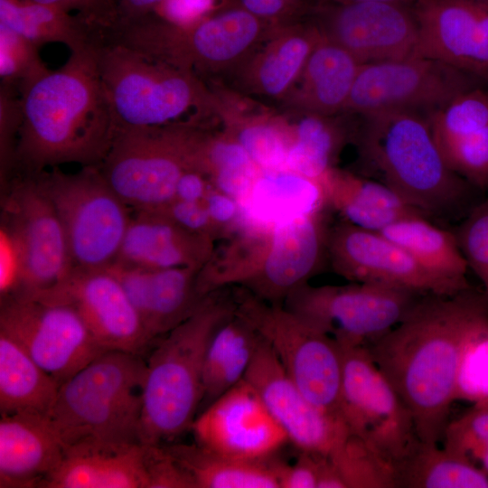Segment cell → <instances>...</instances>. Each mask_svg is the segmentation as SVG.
Listing matches in <instances>:
<instances>
[{
    "label": "cell",
    "mask_w": 488,
    "mask_h": 488,
    "mask_svg": "<svg viewBox=\"0 0 488 488\" xmlns=\"http://www.w3.org/2000/svg\"><path fill=\"white\" fill-rule=\"evenodd\" d=\"M487 309V297L471 287L453 296H422L396 326L367 346L410 410L421 441L442 440L465 339Z\"/></svg>",
    "instance_id": "obj_1"
},
{
    "label": "cell",
    "mask_w": 488,
    "mask_h": 488,
    "mask_svg": "<svg viewBox=\"0 0 488 488\" xmlns=\"http://www.w3.org/2000/svg\"><path fill=\"white\" fill-rule=\"evenodd\" d=\"M99 42L17 86L22 124L15 164L28 174L66 163L99 165L108 152L117 127L99 69Z\"/></svg>",
    "instance_id": "obj_2"
},
{
    "label": "cell",
    "mask_w": 488,
    "mask_h": 488,
    "mask_svg": "<svg viewBox=\"0 0 488 488\" xmlns=\"http://www.w3.org/2000/svg\"><path fill=\"white\" fill-rule=\"evenodd\" d=\"M353 139L364 168L427 219L469 211L476 189L446 164L427 116L390 110L359 116Z\"/></svg>",
    "instance_id": "obj_3"
},
{
    "label": "cell",
    "mask_w": 488,
    "mask_h": 488,
    "mask_svg": "<svg viewBox=\"0 0 488 488\" xmlns=\"http://www.w3.org/2000/svg\"><path fill=\"white\" fill-rule=\"evenodd\" d=\"M209 294L183 322L162 337L147 358L143 389V444L172 443L192 428L202 399L211 338L235 303Z\"/></svg>",
    "instance_id": "obj_4"
},
{
    "label": "cell",
    "mask_w": 488,
    "mask_h": 488,
    "mask_svg": "<svg viewBox=\"0 0 488 488\" xmlns=\"http://www.w3.org/2000/svg\"><path fill=\"white\" fill-rule=\"evenodd\" d=\"M145 368L141 355L108 350L63 382L46 416L63 447L143 444Z\"/></svg>",
    "instance_id": "obj_5"
},
{
    "label": "cell",
    "mask_w": 488,
    "mask_h": 488,
    "mask_svg": "<svg viewBox=\"0 0 488 488\" xmlns=\"http://www.w3.org/2000/svg\"><path fill=\"white\" fill-rule=\"evenodd\" d=\"M97 53L117 129L202 126L217 116L214 94L197 75L113 41H100Z\"/></svg>",
    "instance_id": "obj_6"
},
{
    "label": "cell",
    "mask_w": 488,
    "mask_h": 488,
    "mask_svg": "<svg viewBox=\"0 0 488 488\" xmlns=\"http://www.w3.org/2000/svg\"><path fill=\"white\" fill-rule=\"evenodd\" d=\"M323 212L294 218L264 230H243L211 268L216 288L239 285L254 296L281 305L307 283L326 253Z\"/></svg>",
    "instance_id": "obj_7"
},
{
    "label": "cell",
    "mask_w": 488,
    "mask_h": 488,
    "mask_svg": "<svg viewBox=\"0 0 488 488\" xmlns=\"http://www.w3.org/2000/svg\"><path fill=\"white\" fill-rule=\"evenodd\" d=\"M273 24L239 5L216 11L189 26L154 15L111 32L107 41L201 75L229 74L268 34Z\"/></svg>",
    "instance_id": "obj_8"
},
{
    "label": "cell",
    "mask_w": 488,
    "mask_h": 488,
    "mask_svg": "<svg viewBox=\"0 0 488 488\" xmlns=\"http://www.w3.org/2000/svg\"><path fill=\"white\" fill-rule=\"evenodd\" d=\"M35 174L62 224L73 267L102 268L117 258L131 209L104 178L99 165L65 174L54 166Z\"/></svg>",
    "instance_id": "obj_9"
},
{
    "label": "cell",
    "mask_w": 488,
    "mask_h": 488,
    "mask_svg": "<svg viewBox=\"0 0 488 488\" xmlns=\"http://www.w3.org/2000/svg\"><path fill=\"white\" fill-rule=\"evenodd\" d=\"M235 311L267 343L304 395L324 411L342 418L343 359L337 342L285 305L249 292L239 296Z\"/></svg>",
    "instance_id": "obj_10"
},
{
    "label": "cell",
    "mask_w": 488,
    "mask_h": 488,
    "mask_svg": "<svg viewBox=\"0 0 488 488\" xmlns=\"http://www.w3.org/2000/svg\"><path fill=\"white\" fill-rule=\"evenodd\" d=\"M3 211L1 234L14 250L19 273L11 296H37L62 282L73 263L62 224L35 174L10 183Z\"/></svg>",
    "instance_id": "obj_11"
},
{
    "label": "cell",
    "mask_w": 488,
    "mask_h": 488,
    "mask_svg": "<svg viewBox=\"0 0 488 488\" xmlns=\"http://www.w3.org/2000/svg\"><path fill=\"white\" fill-rule=\"evenodd\" d=\"M421 296L368 283L320 286L306 283L284 303L338 344L367 347L396 326Z\"/></svg>",
    "instance_id": "obj_12"
},
{
    "label": "cell",
    "mask_w": 488,
    "mask_h": 488,
    "mask_svg": "<svg viewBox=\"0 0 488 488\" xmlns=\"http://www.w3.org/2000/svg\"><path fill=\"white\" fill-rule=\"evenodd\" d=\"M179 126L117 128L99 169L132 211H161L175 200L183 174L191 168Z\"/></svg>",
    "instance_id": "obj_13"
},
{
    "label": "cell",
    "mask_w": 488,
    "mask_h": 488,
    "mask_svg": "<svg viewBox=\"0 0 488 488\" xmlns=\"http://www.w3.org/2000/svg\"><path fill=\"white\" fill-rule=\"evenodd\" d=\"M340 414L350 433L395 466L419 440L413 416L366 346L340 345Z\"/></svg>",
    "instance_id": "obj_14"
},
{
    "label": "cell",
    "mask_w": 488,
    "mask_h": 488,
    "mask_svg": "<svg viewBox=\"0 0 488 488\" xmlns=\"http://www.w3.org/2000/svg\"><path fill=\"white\" fill-rule=\"evenodd\" d=\"M483 83L443 61L408 57L362 64L343 112L364 116L407 110L429 116Z\"/></svg>",
    "instance_id": "obj_15"
},
{
    "label": "cell",
    "mask_w": 488,
    "mask_h": 488,
    "mask_svg": "<svg viewBox=\"0 0 488 488\" xmlns=\"http://www.w3.org/2000/svg\"><path fill=\"white\" fill-rule=\"evenodd\" d=\"M0 332L60 385L108 351L71 305L35 297L1 298Z\"/></svg>",
    "instance_id": "obj_16"
},
{
    "label": "cell",
    "mask_w": 488,
    "mask_h": 488,
    "mask_svg": "<svg viewBox=\"0 0 488 488\" xmlns=\"http://www.w3.org/2000/svg\"><path fill=\"white\" fill-rule=\"evenodd\" d=\"M313 13L323 38L361 64L415 57L419 31L411 5L323 2Z\"/></svg>",
    "instance_id": "obj_17"
},
{
    "label": "cell",
    "mask_w": 488,
    "mask_h": 488,
    "mask_svg": "<svg viewBox=\"0 0 488 488\" xmlns=\"http://www.w3.org/2000/svg\"><path fill=\"white\" fill-rule=\"evenodd\" d=\"M326 255L334 272L351 282L380 285L419 296L461 293L379 231L345 221L328 230Z\"/></svg>",
    "instance_id": "obj_18"
},
{
    "label": "cell",
    "mask_w": 488,
    "mask_h": 488,
    "mask_svg": "<svg viewBox=\"0 0 488 488\" xmlns=\"http://www.w3.org/2000/svg\"><path fill=\"white\" fill-rule=\"evenodd\" d=\"M244 379L300 452L329 457L351 434L341 417L324 411L304 395L261 337Z\"/></svg>",
    "instance_id": "obj_19"
},
{
    "label": "cell",
    "mask_w": 488,
    "mask_h": 488,
    "mask_svg": "<svg viewBox=\"0 0 488 488\" xmlns=\"http://www.w3.org/2000/svg\"><path fill=\"white\" fill-rule=\"evenodd\" d=\"M191 430L195 443L221 455L249 461L272 458L286 434L245 379L206 407Z\"/></svg>",
    "instance_id": "obj_20"
},
{
    "label": "cell",
    "mask_w": 488,
    "mask_h": 488,
    "mask_svg": "<svg viewBox=\"0 0 488 488\" xmlns=\"http://www.w3.org/2000/svg\"><path fill=\"white\" fill-rule=\"evenodd\" d=\"M28 297L71 305L107 350L142 355L153 343L121 284L107 267H74L59 285Z\"/></svg>",
    "instance_id": "obj_21"
},
{
    "label": "cell",
    "mask_w": 488,
    "mask_h": 488,
    "mask_svg": "<svg viewBox=\"0 0 488 488\" xmlns=\"http://www.w3.org/2000/svg\"><path fill=\"white\" fill-rule=\"evenodd\" d=\"M415 57L443 61L488 85V2L415 0Z\"/></svg>",
    "instance_id": "obj_22"
},
{
    "label": "cell",
    "mask_w": 488,
    "mask_h": 488,
    "mask_svg": "<svg viewBox=\"0 0 488 488\" xmlns=\"http://www.w3.org/2000/svg\"><path fill=\"white\" fill-rule=\"evenodd\" d=\"M321 39L313 21L273 25L265 39L228 76L242 93L282 102Z\"/></svg>",
    "instance_id": "obj_23"
},
{
    "label": "cell",
    "mask_w": 488,
    "mask_h": 488,
    "mask_svg": "<svg viewBox=\"0 0 488 488\" xmlns=\"http://www.w3.org/2000/svg\"><path fill=\"white\" fill-rule=\"evenodd\" d=\"M117 278L154 343L188 318L207 296L200 293L202 267L148 269L114 262Z\"/></svg>",
    "instance_id": "obj_24"
},
{
    "label": "cell",
    "mask_w": 488,
    "mask_h": 488,
    "mask_svg": "<svg viewBox=\"0 0 488 488\" xmlns=\"http://www.w3.org/2000/svg\"><path fill=\"white\" fill-rule=\"evenodd\" d=\"M214 251L213 239L183 228L164 213L133 211L115 262L148 269L203 267Z\"/></svg>",
    "instance_id": "obj_25"
},
{
    "label": "cell",
    "mask_w": 488,
    "mask_h": 488,
    "mask_svg": "<svg viewBox=\"0 0 488 488\" xmlns=\"http://www.w3.org/2000/svg\"><path fill=\"white\" fill-rule=\"evenodd\" d=\"M63 454L64 447L46 417L1 415V488H42Z\"/></svg>",
    "instance_id": "obj_26"
},
{
    "label": "cell",
    "mask_w": 488,
    "mask_h": 488,
    "mask_svg": "<svg viewBox=\"0 0 488 488\" xmlns=\"http://www.w3.org/2000/svg\"><path fill=\"white\" fill-rule=\"evenodd\" d=\"M42 488H147L144 444H80L64 448Z\"/></svg>",
    "instance_id": "obj_27"
},
{
    "label": "cell",
    "mask_w": 488,
    "mask_h": 488,
    "mask_svg": "<svg viewBox=\"0 0 488 488\" xmlns=\"http://www.w3.org/2000/svg\"><path fill=\"white\" fill-rule=\"evenodd\" d=\"M239 204L242 230H267L285 221L322 213L327 207L322 182L289 170L261 171Z\"/></svg>",
    "instance_id": "obj_28"
},
{
    "label": "cell",
    "mask_w": 488,
    "mask_h": 488,
    "mask_svg": "<svg viewBox=\"0 0 488 488\" xmlns=\"http://www.w3.org/2000/svg\"><path fill=\"white\" fill-rule=\"evenodd\" d=\"M361 65L346 50L322 36L282 104L291 113H343Z\"/></svg>",
    "instance_id": "obj_29"
},
{
    "label": "cell",
    "mask_w": 488,
    "mask_h": 488,
    "mask_svg": "<svg viewBox=\"0 0 488 488\" xmlns=\"http://www.w3.org/2000/svg\"><path fill=\"white\" fill-rule=\"evenodd\" d=\"M217 116L225 132L237 140L260 171L286 170V157L293 143L291 124L286 117L263 109H250L227 89H212Z\"/></svg>",
    "instance_id": "obj_30"
},
{
    "label": "cell",
    "mask_w": 488,
    "mask_h": 488,
    "mask_svg": "<svg viewBox=\"0 0 488 488\" xmlns=\"http://www.w3.org/2000/svg\"><path fill=\"white\" fill-rule=\"evenodd\" d=\"M322 183L327 206L343 221L362 229L380 231L403 218L424 216L375 179L333 167Z\"/></svg>",
    "instance_id": "obj_31"
},
{
    "label": "cell",
    "mask_w": 488,
    "mask_h": 488,
    "mask_svg": "<svg viewBox=\"0 0 488 488\" xmlns=\"http://www.w3.org/2000/svg\"><path fill=\"white\" fill-rule=\"evenodd\" d=\"M379 232L458 292L470 288L466 279L468 264L455 233L437 227L420 215L399 220Z\"/></svg>",
    "instance_id": "obj_32"
},
{
    "label": "cell",
    "mask_w": 488,
    "mask_h": 488,
    "mask_svg": "<svg viewBox=\"0 0 488 488\" xmlns=\"http://www.w3.org/2000/svg\"><path fill=\"white\" fill-rule=\"evenodd\" d=\"M60 384L12 337L0 332V414L46 417Z\"/></svg>",
    "instance_id": "obj_33"
},
{
    "label": "cell",
    "mask_w": 488,
    "mask_h": 488,
    "mask_svg": "<svg viewBox=\"0 0 488 488\" xmlns=\"http://www.w3.org/2000/svg\"><path fill=\"white\" fill-rule=\"evenodd\" d=\"M259 340V334L235 308L221 323L204 359L201 402L204 408L244 379Z\"/></svg>",
    "instance_id": "obj_34"
},
{
    "label": "cell",
    "mask_w": 488,
    "mask_h": 488,
    "mask_svg": "<svg viewBox=\"0 0 488 488\" xmlns=\"http://www.w3.org/2000/svg\"><path fill=\"white\" fill-rule=\"evenodd\" d=\"M0 24L39 48L58 42L76 52L102 39L76 14L34 0H0Z\"/></svg>",
    "instance_id": "obj_35"
},
{
    "label": "cell",
    "mask_w": 488,
    "mask_h": 488,
    "mask_svg": "<svg viewBox=\"0 0 488 488\" xmlns=\"http://www.w3.org/2000/svg\"><path fill=\"white\" fill-rule=\"evenodd\" d=\"M194 488H279L277 461H249L213 453L197 443L164 444Z\"/></svg>",
    "instance_id": "obj_36"
},
{
    "label": "cell",
    "mask_w": 488,
    "mask_h": 488,
    "mask_svg": "<svg viewBox=\"0 0 488 488\" xmlns=\"http://www.w3.org/2000/svg\"><path fill=\"white\" fill-rule=\"evenodd\" d=\"M294 139L286 157V170L322 182L340 151L353 138L355 127L343 118L308 112H294Z\"/></svg>",
    "instance_id": "obj_37"
},
{
    "label": "cell",
    "mask_w": 488,
    "mask_h": 488,
    "mask_svg": "<svg viewBox=\"0 0 488 488\" xmlns=\"http://www.w3.org/2000/svg\"><path fill=\"white\" fill-rule=\"evenodd\" d=\"M395 474L397 488H488V474L471 459L420 439Z\"/></svg>",
    "instance_id": "obj_38"
},
{
    "label": "cell",
    "mask_w": 488,
    "mask_h": 488,
    "mask_svg": "<svg viewBox=\"0 0 488 488\" xmlns=\"http://www.w3.org/2000/svg\"><path fill=\"white\" fill-rule=\"evenodd\" d=\"M328 459L343 488H397L394 465L355 435Z\"/></svg>",
    "instance_id": "obj_39"
},
{
    "label": "cell",
    "mask_w": 488,
    "mask_h": 488,
    "mask_svg": "<svg viewBox=\"0 0 488 488\" xmlns=\"http://www.w3.org/2000/svg\"><path fill=\"white\" fill-rule=\"evenodd\" d=\"M455 400L482 405L488 400V309L471 328L460 356Z\"/></svg>",
    "instance_id": "obj_40"
},
{
    "label": "cell",
    "mask_w": 488,
    "mask_h": 488,
    "mask_svg": "<svg viewBox=\"0 0 488 488\" xmlns=\"http://www.w3.org/2000/svg\"><path fill=\"white\" fill-rule=\"evenodd\" d=\"M436 143L463 137L488 127V91L467 90L428 116Z\"/></svg>",
    "instance_id": "obj_41"
},
{
    "label": "cell",
    "mask_w": 488,
    "mask_h": 488,
    "mask_svg": "<svg viewBox=\"0 0 488 488\" xmlns=\"http://www.w3.org/2000/svg\"><path fill=\"white\" fill-rule=\"evenodd\" d=\"M437 145L455 174L476 189L488 191V127Z\"/></svg>",
    "instance_id": "obj_42"
},
{
    "label": "cell",
    "mask_w": 488,
    "mask_h": 488,
    "mask_svg": "<svg viewBox=\"0 0 488 488\" xmlns=\"http://www.w3.org/2000/svg\"><path fill=\"white\" fill-rule=\"evenodd\" d=\"M455 233L468 267L481 281L488 299V198L469 211Z\"/></svg>",
    "instance_id": "obj_43"
},
{
    "label": "cell",
    "mask_w": 488,
    "mask_h": 488,
    "mask_svg": "<svg viewBox=\"0 0 488 488\" xmlns=\"http://www.w3.org/2000/svg\"><path fill=\"white\" fill-rule=\"evenodd\" d=\"M39 47L0 24L1 83L17 86L47 66L41 59Z\"/></svg>",
    "instance_id": "obj_44"
},
{
    "label": "cell",
    "mask_w": 488,
    "mask_h": 488,
    "mask_svg": "<svg viewBox=\"0 0 488 488\" xmlns=\"http://www.w3.org/2000/svg\"><path fill=\"white\" fill-rule=\"evenodd\" d=\"M441 441L446 449L476 464L488 446V406L474 405L459 418L448 421Z\"/></svg>",
    "instance_id": "obj_45"
},
{
    "label": "cell",
    "mask_w": 488,
    "mask_h": 488,
    "mask_svg": "<svg viewBox=\"0 0 488 488\" xmlns=\"http://www.w3.org/2000/svg\"><path fill=\"white\" fill-rule=\"evenodd\" d=\"M15 86L1 83L0 87V148L1 174L6 176L15 164L16 146L22 124L20 95Z\"/></svg>",
    "instance_id": "obj_46"
},
{
    "label": "cell",
    "mask_w": 488,
    "mask_h": 488,
    "mask_svg": "<svg viewBox=\"0 0 488 488\" xmlns=\"http://www.w3.org/2000/svg\"><path fill=\"white\" fill-rule=\"evenodd\" d=\"M147 488H194V484L164 444H144Z\"/></svg>",
    "instance_id": "obj_47"
},
{
    "label": "cell",
    "mask_w": 488,
    "mask_h": 488,
    "mask_svg": "<svg viewBox=\"0 0 488 488\" xmlns=\"http://www.w3.org/2000/svg\"><path fill=\"white\" fill-rule=\"evenodd\" d=\"M62 8L87 23L101 37L117 25L116 0H34Z\"/></svg>",
    "instance_id": "obj_48"
},
{
    "label": "cell",
    "mask_w": 488,
    "mask_h": 488,
    "mask_svg": "<svg viewBox=\"0 0 488 488\" xmlns=\"http://www.w3.org/2000/svg\"><path fill=\"white\" fill-rule=\"evenodd\" d=\"M219 0H164L154 16L176 26L192 25L218 9Z\"/></svg>",
    "instance_id": "obj_49"
},
{
    "label": "cell",
    "mask_w": 488,
    "mask_h": 488,
    "mask_svg": "<svg viewBox=\"0 0 488 488\" xmlns=\"http://www.w3.org/2000/svg\"><path fill=\"white\" fill-rule=\"evenodd\" d=\"M324 457L320 455L300 452L293 465L277 461L279 488H317Z\"/></svg>",
    "instance_id": "obj_50"
},
{
    "label": "cell",
    "mask_w": 488,
    "mask_h": 488,
    "mask_svg": "<svg viewBox=\"0 0 488 488\" xmlns=\"http://www.w3.org/2000/svg\"><path fill=\"white\" fill-rule=\"evenodd\" d=\"M183 228L211 239L220 232L202 202L174 200L161 211Z\"/></svg>",
    "instance_id": "obj_51"
},
{
    "label": "cell",
    "mask_w": 488,
    "mask_h": 488,
    "mask_svg": "<svg viewBox=\"0 0 488 488\" xmlns=\"http://www.w3.org/2000/svg\"><path fill=\"white\" fill-rule=\"evenodd\" d=\"M237 2L236 5L275 25L296 21L297 15L304 10L288 0H237Z\"/></svg>",
    "instance_id": "obj_52"
},
{
    "label": "cell",
    "mask_w": 488,
    "mask_h": 488,
    "mask_svg": "<svg viewBox=\"0 0 488 488\" xmlns=\"http://www.w3.org/2000/svg\"><path fill=\"white\" fill-rule=\"evenodd\" d=\"M203 202L220 232L230 226L239 227L240 208L235 199L211 186Z\"/></svg>",
    "instance_id": "obj_53"
},
{
    "label": "cell",
    "mask_w": 488,
    "mask_h": 488,
    "mask_svg": "<svg viewBox=\"0 0 488 488\" xmlns=\"http://www.w3.org/2000/svg\"><path fill=\"white\" fill-rule=\"evenodd\" d=\"M211 186L205 174L193 168H188L178 182L175 200L202 202Z\"/></svg>",
    "instance_id": "obj_54"
},
{
    "label": "cell",
    "mask_w": 488,
    "mask_h": 488,
    "mask_svg": "<svg viewBox=\"0 0 488 488\" xmlns=\"http://www.w3.org/2000/svg\"><path fill=\"white\" fill-rule=\"evenodd\" d=\"M163 1L116 0L117 21L116 27L111 32L152 15L155 9Z\"/></svg>",
    "instance_id": "obj_55"
},
{
    "label": "cell",
    "mask_w": 488,
    "mask_h": 488,
    "mask_svg": "<svg viewBox=\"0 0 488 488\" xmlns=\"http://www.w3.org/2000/svg\"><path fill=\"white\" fill-rule=\"evenodd\" d=\"M415 0H324V2L336 3V4H349V3H360V2H381V3H393L411 5Z\"/></svg>",
    "instance_id": "obj_56"
},
{
    "label": "cell",
    "mask_w": 488,
    "mask_h": 488,
    "mask_svg": "<svg viewBox=\"0 0 488 488\" xmlns=\"http://www.w3.org/2000/svg\"><path fill=\"white\" fill-rule=\"evenodd\" d=\"M478 463L482 470L488 474V446L481 455Z\"/></svg>",
    "instance_id": "obj_57"
},
{
    "label": "cell",
    "mask_w": 488,
    "mask_h": 488,
    "mask_svg": "<svg viewBox=\"0 0 488 488\" xmlns=\"http://www.w3.org/2000/svg\"><path fill=\"white\" fill-rule=\"evenodd\" d=\"M290 3L304 8V3L305 0H288Z\"/></svg>",
    "instance_id": "obj_58"
},
{
    "label": "cell",
    "mask_w": 488,
    "mask_h": 488,
    "mask_svg": "<svg viewBox=\"0 0 488 488\" xmlns=\"http://www.w3.org/2000/svg\"><path fill=\"white\" fill-rule=\"evenodd\" d=\"M478 406H488V400L485 403H483L482 405H478Z\"/></svg>",
    "instance_id": "obj_59"
},
{
    "label": "cell",
    "mask_w": 488,
    "mask_h": 488,
    "mask_svg": "<svg viewBox=\"0 0 488 488\" xmlns=\"http://www.w3.org/2000/svg\"><path fill=\"white\" fill-rule=\"evenodd\" d=\"M479 1L488 2V0H479Z\"/></svg>",
    "instance_id": "obj_60"
}]
</instances>
